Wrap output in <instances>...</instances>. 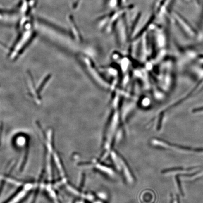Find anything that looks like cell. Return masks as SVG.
Segmentation results:
<instances>
[{
  "label": "cell",
  "mask_w": 203,
  "mask_h": 203,
  "mask_svg": "<svg viewBox=\"0 0 203 203\" xmlns=\"http://www.w3.org/2000/svg\"><path fill=\"white\" fill-rule=\"evenodd\" d=\"M20 186H21V189L5 203H20L27 197L32 190L36 189L38 184L30 182L25 183H21Z\"/></svg>",
  "instance_id": "cell-1"
},
{
  "label": "cell",
  "mask_w": 203,
  "mask_h": 203,
  "mask_svg": "<svg viewBox=\"0 0 203 203\" xmlns=\"http://www.w3.org/2000/svg\"><path fill=\"white\" fill-rule=\"evenodd\" d=\"M153 144L157 146L166 148H173L179 149L180 151H185V152H198V153H203V148H192L190 147L183 146L181 145L171 144L169 142H166V141L163 140H153L152 141Z\"/></svg>",
  "instance_id": "cell-2"
},
{
  "label": "cell",
  "mask_w": 203,
  "mask_h": 203,
  "mask_svg": "<svg viewBox=\"0 0 203 203\" xmlns=\"http://www.w3.org/2000/svg\"><path fill=\"white\" fill-rule=\"evenodd\" d=\"M174 16L179 25L181 27L185 33H186L187 35L190 37L196 36L197 32L195 30L183 17L177 12H175Z\"/></svg>",
  "instance_id": "cell-3"
},
{
  "label": "cell",
  "mask_w": 203,
  "mask_h": 203,
  "mask_svg": "<svg viewBox=\"0 0 203 203\" xmlns=\"http://www.w3.org/2000/svg\"><path fill=\"white\" fill-rule=\"evenodd\" d=\"M202 167L198 166V167H190V168H183V167H173L171 168L163 170L161 171L162 173H191L194 171H196L197 170L201 168Z\"/></svg>",
  "instance_id": "cell-4"
},
{
  "label": "cell",
  "mask_w": 203,
  "mask_h": 203,
  "mask_svg": "<svg viewBox=\"0 0 203 203\" xmlns=\"http://www.w3.org/2000/svg\"><path fill=\"white\" fill-rule=\"evenodd\" d=\"M203 176V170L200 171L198 173H196V174H193V175H190V176H185L184 178L187 179L189 180H193L195 179L196 178H199Z\"/></svg>",
  "instance_id": "cell-5"
},
{
  "label": "cell",
  "mask_w": 203,
  "mask_h": 203,
  "mask_svg": "<svg viewBox=\"0 0 203 203\" xmlns=\"http://www.w3.org/2000/svg\"><path fill=\"white\" fill-rule=\"evenodd\" d=\"M176 182H177V185H178V189L180 191V193H181L183 196L184 195V194L183 192V189H182V186H181V183H180V180L179 178V176H176Z\"/></svg>",
  "instance_id": "cell-6"
},
{
  "label": "cell",
  "mask_w": 203,
  "mask_h": 203,
  "mask_svg": "<svg viewBox=\"0 0 203 203\" xmlns=\"http://www.w3.org/2000/svg\"><path fill=\"white\" fill-rule=\"evenodd\" d=\"M177 200H176L174 201V202H173L172 203H179V197H177V199H176Z\"/></svg>",
  "instance_id": "cell-7"
}]
</instances>
